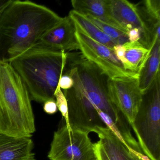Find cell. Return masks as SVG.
<instances>
[{"instance_id": "6da1fadb", "label": "cell", "mask_w": 160, "mask_h": 160, "mask_svg": "<svg viewBox=\"0 0 160 160\" xmlns=\"http://www.w3.org/2000/svg\"><path fill=\"white\" fill-rule=\"evenodd\" d=\"M62 18L28 0H11L0 15V62L9 63L30 48Z\"/></svg>"}, {"instance_id": "7a4b0ae2", "label": "cell", "mask_w": 160, "mask_h": 160, "mask_svg": "<svg viewBox=\"0 0 160 160\" xmlns=\"http://www.w3.org/2000/svg\"><path fill=\"white\" fill-rule=\"evenodd\" d=\"M67 53L35 45L9 62L26 86L32 101L55 100Z\"/></svg>"}, {"instance_id": "3957f363", "label": "cell", "mask_w": 160, "mask_h": 160, "mask_svg": "<svg viewBox=\"0 0 160 160\" xmlns=\"http://www.w3.org/2000/svg\"><path fill=\"white\" fill-rule=\"evenodd\" d=\"M29 93L9 63L0 62V132L31 138L36 131Z\"/></svg>"}, {"instance_id": "277c9868", "label": "cell", "mask_w": 160, "mask_h": 160, "mask_svg": "<svg viewBox=\"0 0 160 160\" xmlns=\"http://www.w3.org/2000/svg\"><path fill=\"white\" fill-rule=\"evenodd\" d=\"M66 53V62L76 69L80 82L92 104L109 117L122 138L124 140L130 138L132 135L131 126L108 94V78L81 52Z\"/></svg>"}, {"instance_id": "5b68a950", "label": "cell", "mask_w": 160, "mask_h": 160, "mask_svg": "<svg viewBox=\"0 0 160 160\" xmlns=\"http://www.w3.org/2000/svg\"><path fill=\"white\" fill-rule=\"evenodd\" d=\"M130 126L142 152L150 160H160V75L143 94L138 112Z\"/></svg>"}, {"instance_id": "8992f818", "label": "cell", "mask_w": 160, "mask_h": 160, "mask_svg": "<svg viewBox=\"0 0 160 160\" xmlns=\"http://www.w3.org/2000/svg\"><path fill=\"white\" fill-rule=\"evenodd\" d=\"M64 72L74 81L73 88L63 92L68 103L69 122L72 130L89 133L94 132L96 127H106L87 95L76 68L66 62Z\"/></svg>"}, {"instance_id": "52a82bcc", "label": "cell", "mask_w": 160, "mask_h": 160, "mask_svg": "<svg viewBox=\"0 0 160 160\" xmlns=\"http://www.w3.org/2000/svg\"><path fill=\"white\" fill-rule=\"evenodd\" d=\"M86 132L69 131L63 124L54 132L48 157L50 160H93L94 145Z\"/></svg>"}, {"instance_id": "ba28073f", "label": "cell", "mask_w": 160, "mask_h": 160, "mask_svg": "<svg viewBox=\"0 0 160 160\" xmlns=\"http://www.w3.org/2000/svg\"><path fill=\"white\" fill-rule=\"evenodd\" d=\"M75 36L80 52L108 78L130 77L138 74L125 70L113 49L92 40L76 28Z\"/></svg>"}, {"instance_id": "9c48e42d", "label": "cell", "mask_w": 160, "mask_h": 160, "mask_svg": "<svg viewBox=\"0 0 160 160\" xmlns=\"http://www.w3.org/2000/svg\"><path fill=\"white\" fill-rule=\"evenodd\" d=\"M108 94L130 125L133 122L143 98L139 88L138 74L127 78H108Z\"/></svg>"}, {"instance_id": "30bf717a", "label": "cell", "mask_w": 160, "mask_h": 160, "mask_svg": "<svg viewBox=\"0 0 160 160\" xmlns=\"http://www.w3.org/2000/svg\"><path fill=\"white\" fill-rule=\"evenodd\" d=\"M107 6L111 17L126 33L132 29L139 30L141 34L139 42L146 48L152 49L156 42L160 41L153 37L135 4L125 0H107Z\"/></svg>"}, {"instance_id": "8fae6325", "label": "cell", "mask_w": 160, "mask_h": 160, "mask_svg": "<svg viewBox=\"0 0 160 160\" xmlns=\"http://www.w3.org/2000/svg\"><path fill=\"white\" fill-rule=\"evenodd\" d=\"M76 27L71 18L67 16L49 30L35 45L51 50L65 52L79 50L75 36Z\"/></svg>"}, {"instance_id": "7c38bea8", "label": "cell", "mask_w": 160, "mask_h": 160, "mask_svg": "<svg viewBox=\"0 0 160 160\" xmlns=\"http://www.w3.org/2000/svg\"><path fill=\"white\" fill-rule=\"evenodd\" d=\"M31 138L16 137L0 132V160H36Z\"/></svg>"}, {"instance_id": "4fadbf2b", "label": "cell", "mask_w": 160, "mask_h": 160, "mask_svg": "<svg viewBox=\"0 0 160 160\" xmlns=\"http://www.w3.org/2000/svg\"><path fill=\"white\" fill-rule=\"evenodd\" d=\"M94 132L98 134L99 142L110 160H142L108 127H96Z\"/></svg>"}, {"instance_id": "5bb4252c", "label": "cell", "mask_w": 160, "mask_h": 160, "mask_svg": "<svg viewBox=\"0 0 160 160\" xmlns=\"http://www.w3.org/2000/svg\"><path fill=\"white\" fill-rule=\"evenodd\" d=\"M73 10L85 16H91L120 30L125 31L113 19L107 6V0H73L71 1Z\"/></svg>"}, {"instance_id": "9a60e30c", "label": "cell", "mask_w": 160, "mask_h": 160, "mask_svg": "<svg viewBox=\"0 0 160 160\" xmlns=\"http://www.w3.org/2000/svg\"><path fill=\"white\" fill-rule=\"evenodd\" d=\"M160 41H157L142 69L138 73V83L142 94L152 88L160 75Z\"/></svg>"}, {"instance_id": "2e32d148", "label": "cell", "mask_w": 160, "mask_h": 160, "mask_svg": "<svg viewBox=\"0 0 160 160\" xmlns=\"http://www.w3.org/2000/svg\"><path fill=\"white\" fill-rule=\"evenodd\" d=\"M68 16L74 23L76 29L83 34L111 49L117 45L112 39L85 16L73 10L70 11Z\"/></svg>"}, {"instance_id": "e0dca14e", "label": "cell", "mask_w": 160, "mask_h": 160, "mask_svg": "<svg viewBox=\"0 0 160 160\" xmlns=\"http://www.w3.org/2000/svg\"><path fill=\"white\" fill-rule=\"evenodd\" d=\"M124 58L122 62L126 71L138 74L152 49H148L139 42H128L122 45Z\"/></svg>"}, {"instance_id": "ac0fdd59", "label": "cell", "mask_w": 160, "mask_h": 160, "mask_svg": "<svg viewBox=\"0 0 160 160\" xmlns=\"http://www.w3.org/2000/svg\"><path fill=\"white\" fill-rule=\"evenodd\" d=\"M136 6L142 19L151 32L160 27V0H146Z\"/></svg>"}, {"instance_id": "d6986e66", "label": "cell", "mask_w": 160, "mask_h": 160, "mask_svg": "<svg viewBox=\"0 0 160 160\" xmlns=\"http://www.w3.org/2000/svg\"><path fill=\"white\" fill-rule=\"evenodd\" d=\"M86 17L97 26L103 32L112 39L117 45H122L129 42L127 34L122 31L107 25L92 17Z\"/></svg>"}, {"instance_id": "ffe728a7", "label": "cell", "mask_w": 160, "mask_h": 160, "mask_svg": "<svg viewBox=\"0 0 160 160\" xmlns=\"http://www.w3.org/2000/svg\"><path fill=\"white\" fill-rule=\"evenodd\" d=\"M55 100L58 107V110H59L65 121L67 128L69 131H72L70 126L68 118V103L66 97L61 88L58 86L55 92Z\"/></svg>"}, {"instance_id": "44dd1931", "label": "cell", "mask_w": 160, "mask_h": 160, "mask_svg": "<svg viewBox=\"0 0 160 160\" xmlns=\"http://www.w3.org/2000/svg\"><path fill=\"white\" fill-rule=\"evenodd\" d=\"M74 86V81L70 76L63 72L60 78L58 86L63 90L70 89L73 88Z\"/></svg>"}, {"instance_id": "7402d4cb", "label": "cell", "mask_w": 160, "mask_h": 160, "mask_svg": "<svg viewBox=\"0 0 160 160\" xmlns=\"http://www.w3.org/2000/svg\"><path fill=\"white\" fill-rule=\"evenodd\" d=\"M43 109L45 112L49 115H53L57 113L58 108L56 100H48L45 102L43 103Z\"/></svg>"}, {"instance_id": "603a6c76", "label": "cell", "mask_w": 160, "mask_h": 160, "mask_svg": "<svg viewBox=\"0 0 160 160\" xmlns=\"http://www.w3.org/2000/svg\"><path fill=\"white\" fill-rule=\"evenodd\" d=\"M94 153L98 160H110L99 141L93 144Z\"/></svg>"}, {"instance_id": "cb8c5ba5", "label": "cell", "mask_w": 160, "mask_h": 160, "mask_svg": "<svg viewBox=\"0 0 160 160\" xmlns=\"http://www.w3.org/2000/svg\"><path fill=\"white\" fill-rule=\"evenodd\" d=\"M130 42H139L141 40V34L139 30L134 28L128 31L126 33Z\"/></svg>"}, {"instance_id": "d4e9b609", "label": "cell", "mask_w": 160, "mask_h": 160, "mask_svg": "<svg viewBox=\"0 0 160 160\" xmlns=\"http://www.w3.org/2000/svg\"><path fill=\"white\" fill-rule=\"evenodd\" d=\"M10 1L11 0H0V15Z\"/></svg>"}, {"instance_id": "484cf974", "label": "cell", "mask_w": 160, "mask_h": 160, "mask_svg": "<svg viewBox=\"0 0 160 160\" xmlns=\"http://www.w3.org/2000/svg\"><path fill=\"white\" fill-rule=\"evenodd\" d=\"M93 160H98V159H97V158H96V157H95V158H94V159H93Z\"/></svg>"}]
</instances>
